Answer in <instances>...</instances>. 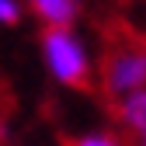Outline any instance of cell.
Masks as SVG:
<instances>
[{"label":"cell","mask_w":146,"mask_h":146,"mask_svg":"<svg viewBox=\"0 0 146 146\" xmlns=\"http://www.w3.org/2000/svg\"><path fill=\"white\" fill-rule=\"evenodd\" d=\"M146 87V31L122 14H104L98 21V70L94 90L111 111L118 101Z\"/></svg>","instance_id":"6da1fadb"},{"label":"cell","mask_w":146,"mask_h":146,"mask_svg":"<svg viewBox=\"0 0 146 146\" xmlns=\"http://www.w3.org/2000/svg\"><path fill=\"white\" fill-rule=\"evenodd\" d=\"M42 52L49 59V70L56 77L73 87V90H94L90 87V66H87V52L77 42V35L70 28H45L42 31Z\"/></svg>","instance_id":"7a4b0ae2"},{"label":"cell","mask_w":146,"mask_h":146,"mask_svg":"<svg viewBox=\"0 0 146 146\" xmlns=\"http://www.w3.org/2000/svg\"><path fill=\"white\" fill-rule=\"evenodd\" d=\"M108 115L122 125L125 139L132 146H146V87L136 90V94H129L125 101H118Z\"/></svg>","instance_id":"3957f363"},{"label":"cell","mask_w":146,"mask_h":146,"mask_svg":"<svg viewBox=\"0 0 146 146\" xmlns=\"http://www.w3.org/2000/svg\"><path fill=\"white\" fill-rule=\"evenodd\" d=\"M31 7L45 21V28H70L80 14V0H31Z\"/></svg>","instance_id":"277c9868"},{"label":"cell","mask_w":146,"mask_h":146,"mask_svg":"<svg viewBox=\"0 0 146 146\" xmlns=\"http://www.w3.org/2000/svg\"><path fill=\"white\" fill-rule=\"evenodd\" d=\"M63 146H118V139L108 132H87V136H63Z\"/></svg>","instance_id":"5b68a950"},{"label":"cell","mask_w":146,"mask_h":146,"mask_svg":"<svg viewBox=\"0 0 146 146\" xmlns=\"http://www.w3.org/2000/svg\"><path fill=\"white\" fill-rule=\"evenodd\" d=\"M17 21V7L14 0H0V25H14Z\"/></svg>","instance_id":"8992f818"}]
</instances>
